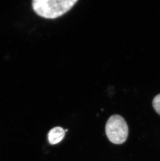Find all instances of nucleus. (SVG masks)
Segmentation results:
<instances>
[{
	"instance_id": "nucleus-2",
	"label": "nucleus",
	"mask_w": 160,
	"mask_h": 161,
	"mask_svg": "<svg viewBox=\"0 0 160 161\" xmlns=\"http://www.w3.org/2000/svg\"><path fill=\"white\" fill-rule=\"evenodd\" d=\"M105 132L111 143L122 144L127 140L129 129L125 119L122 116L115 114L108 119L105 126Z\"/></svg>"
},
{
	"instance_id": "nucleus-1",
	"label": "nucleus",
	"mask_w": 160,
	"mask_h": 161,
	"mask_svg": "<svg viewBox=\"0 0 160 161\" xmlns=\"http://www.w3.org/2000/svg\"><path fill=\"white\" fill-rule=\"evenodd\" d=\"M77 2V0H34L32 5L38 15L47 19H55L69 12Z\"/></svg>"
},
{
	"instance_id": "nucleus-3",
	"label": "nucleus",
	"mask_w": 160,
	"mask_h": 161,
	"mask_svg": "<svg viewBox=\"0 0 160 161\" xmlns=\"http://www.w3.org/2000/svg\"><path fill=\"white\" fill-rule=\"evenodd\" d=\"M65 131L62 127L57 126L50 130L48 133V140L51 145L59 143L64 139Z\"/></svg>"
},
{
	"instance_id": "nucleus-4",
	"label": "nucleus",
	"mask_w": 160,
	"mask_h": 161,
	"mask_svg": "<svg viewBox=\"0 0 160 161\" xmlns=\"http://www.w3.org/2000/svg\"><path fill=\"white\" fill-rule=\"evenodd\" d=\"M152 105L156 112L160 115V94H157L153 100Z\"/></svg>"
}]
</instances>
